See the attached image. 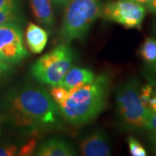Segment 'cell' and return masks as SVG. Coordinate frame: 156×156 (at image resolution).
<instances>
[{
	"label": "cell",
	"mask_w": 156,
	"mask_h": 156,
	"mask_svg": "<svg viewBox=\"0 0 156 156\" xmlns=\"http://www.w3.org/2000/svg\"><path fill=\"white\" fill-rule=\"evenodd\" d=\"M1 107L11 124L36 133L58 127L62 117L50 93L35 84H21L9 89Z\"/></svg>",
	"instance_id": "1"
},
{
	"label": "cell",
	"mask_w": 156,
	"mask_h": 156,
	"mask_svg": "<svg viewBox=\"0 0 156 156\" xmlns=\"http://www.w3.org/2000/svg\"><path fill=\"white\" fill-rule=\"evenodd\" d=\"M110 85V77L101 74L91 83L69 90L68 98L58 106L62 118L73 125L92 122L105 108Z\"/></svg>",
	"instance_id": "2"
},
{
	"label": "cell",
	"mask_w": 156,
	"mask_h": 156,
	"mask_svg": "<svg viewBox=\"0 0 156 156\" xmlns=\"http://www.w3.org/2000/svg\"><path fill=\"white\" fill-rule=\"evenodd\" d=\"M101 0H70L66 5L59 36L65 43L83 39L101 16Z\"/></svg>",
	"instance_id": "3"
},
{
	"label": "cell",
	"mask_w": 156,
	"mask_h": 156,
	"mask_svg": "<svg viewBox=\"0 0 156 156\" xmlns=\"http://www.w3.org/2000/svg\"><path fill=\"white\" fill-rule=\"evenodd\" d=\"M74 62V53L68 44L56 46L39 57L30 67L32 77L39 83L57 86Z\"/></svg>",
	"instance_id": "4"
},
{
	"label": "cell",
	"mask_w": 156,
	"mask_h": 156,
	"mask_svg": "<svg viewBox=\"0 0 156 156\" xmlns=\"http://www.w3.org/2000/svg\"><path fill=\"white\" fill-rule=\"evenodd\" d=\"M139 91V80L133 78L116 92L117 113L123 124L132 129L146 128L149 113L140 99Z\"/></svg>",
	"instance_id": "5"
},
{
	"label": "cell",
	"mask_w": 156,
	"mask_h": 156,
	"mask_svg": "<svg viewBox=\"0 0 156 156\" xmlns=\"http://www.w3.org/2000/svg\"><path fill=\"white\" fill-rule=\"evenodd\" d=\"M147 10L141 4L131 0H115L101 8L103 19L117 23L127 29H140L146 17Z\"/></svg>",
	"instance_id": "6"
},
{
	"label": "cell",
	"mask_w": 156,
	"mask_h": 156,
	"mask_svg": "<svg viewBox=\"0 0 156 156\" xmlns=\"http://www.w3.org/2000/svg\"><path fill=\"white\" fill-rule=\"evenodd\" d=\"M28 56L23 44V33L18 23L0 25V59L9 64L20 63Z\"/></svg>",
	"instance_id": "7"
},
{
	"label": "cell",
	"mask_w": 156,
	"mask_h": 156,
	"mask_svg": "<svg viewBox=\"0 0 156 156\" xmlns=\"http://www.w3.org/2000/svg\"><path fill=\"white\" fill-rule=\"evenodd\" d=\"M81 154L84 156L110 155L108 137L102 132H95L81 140L79 145Z\"/></svg>",
	"instance_id": "8"
},
{
	"label": "cell",
	"mask_w": 156,
	"mask_h": 156,
	"mask_svg": "<svg viewBox=\"0 0 156 156\" xmlns=\"http://www.w3.org/2000/svg\"><path fill=\"white\" fill-rule=\"evenodd\" d=\"M34 154L37 156H72L76 155V153L72 147L65 140L51 138L40 144Z\"/></svg>",
	"instance_id": "9"
},
{
	"label": "cell",
	"mask_w": 156,
	"mask_h": 156,
	"mask_svg": "<svg viewBox=\"0 0 156 156\" xmlns=\"http://www.w3.org/2000/svg\"><path fill=\"white\" fill-rule=\"evenodd\" d=\"M95 78V73L89 69L73 67L69 69L65 76L62 79L59 86L67 90L74 89L77 86L91 83Z\"/></svg>",
	"instance_id": "10"
},
{
	"label": "cell",
	"mask_w": 156,
	"mask_h": 156,
	"mask_svg": "<svg viewBox=\"0 0 156 156\" xmlns=\"http://www.w3.org/2000/svg\"><path fill=\"white\" fill-rule=\"evenodd\" d=\"M49 35L44 29L30 23L25 31V40L29 50L34 54H39L44 50Z\"/></svg>",
	"instance_id": "11"
},
{
	"label": "cell",
	"mask_w": 156,
	"mask_h": 156,
	"mask_svg": "<svg viewBox=\"0 0 156 156\" xmlns=\"http://www.w3.org/2000/svg\"><path fill=\"white\" fill-rule=\"evenodd\" d=\"M34 17L42 25L51 28L55 24V16L51 0H30Z\"/></svg>",
	"instance_id": "12"
},
{
	"label": "cell",
	"mask_w": 156,
	"mask_h": 156,
	"mask_svg": "<svg viewBox=\"0 0 156 156\" xmlns=\"http://www.w3.org/2000/svg\"><path fill=\"white\" fill-rule=\"evenodd\" d=\"M140 56L147 64L156 62V39L154 37H147L139 48Z\"/></svg>",
	"instance_id": "13"
},
{
	"label": "cell",
	"mask_w": 156,
	"mask_h": 156,
	"mask_svg": "<svg viewBox=\"0 0 156 156\" xmlns=\"http://www.w3.org/2000/svg\"><path fill=\"white\" fill-rule=\"evenodd\" d=\"M19 22H22V17L17 10H0V25Z\"/></svg>",
	"instance_id": "14"
},
{
	"label": "cell",
	"mask_w": 156,
	"mask_h": 156,
	"mask_svg": "<svg viewBox=\"0 0 156 156\" xmlns=\"http://www.w3.org/2000/svg\"><path fill=\"white\" fill-rule=\"evenodd\" d=\"M128 145L130 154L133 156H146L147 155V150L143 145L137 139L133 136H128Z\"/></svg>",
	"instance_id": "15"
},
{
	"label": "cell",
	"mask_w": 156,
	"mask_h": 156,
	"mask_svg": "<svg viewBox=\"0 0 156 156\" xmlns=\"http://www.w3.org/2000/svg\"><path fill=\"white\" fill-rule=\"evenodd\" d=\"M50 95H51L52 99L59 106L66 100L69 96V90L62 88L61 86H53L51 87L50 91Z\"/></svg>",
	"instance_id": "16"
},
{
	"label": "cell",
	"mask_w": 156,
	"mask_h": 156,
	"mask_svg": "<svg viewBox=\"0 0 156 156\" xmlns=\"http://www.w3.org/2000/svg\"><path fill=\"white\" fill-rule=\"evenodd\" d=\"M154 88L153 84L151 83H147L143 85L140 89V99L147 109V105H148L149 100L152 97V95H154Z\"/></svg>",
	"instance_id": "17"
},
{
	"label": "cell",
	"mask_w": 156,
	"mask_h": 156,
	"mask_svg": "<svg viewBox=\"0 0 156 156\" xmlns=\"http://www.w3.org/2000/svg\"><path fill=\"white\" fill-rule=\"evenodd\" d=\"M37 140L32 138L30 139L23 145L21 147V148L18 150L17 155L20 156H30L34 154V153L37 150Z\"/></svg>",
	"instance_id": "18"
},
{
	"label": "cell",
	"mask_w": 156,
	"mask_h": 156,
	"mask_svg": "<svg viewBox=\"0 0 156 156\" xmlns=\"http://www.w3.org/2000/svg\"><path fill=\"white\" fill-rule=\"evenodd\" d=\"M18 147L16 145H0V156L17 155Z\"/></svg>",
	"instance_id": "19"
},
{
	"label": "cell",
	"mask_w": 156,
	"mask_h": 156,
	"mask_svg": "<svg viewBox=\"0 0 156 156\" xmlns=\"http://www.w3.org/2000/svg\"><path fill=\"white\" fill-rule=\"evenodd\" d=\"M145 129L151 132H156V112L149 111Z\"/></svg>",
	"instance_id": "20"
},
{
	"label": "cell",
	"mask_w": 156,
	"mask_h": 156,
	"mask_svg": "<svg viewBox=\"0 0 156 156\" xmlns=\"http://www.w3.org/2000/svg\"><path fill=\"white\" fill-rule=\"evenodd\" d=\"M19 0H0V10H17Z\"/></svg>",
	"instance_id": "21"
},
{
	"label": "cell",
	"mask_w": 156,
	"mask_h": 156,
	"mask_svg": "<svg viewBox=\"0 0 156 156\" xmlns=\"http://www.w3.org/2000/svg\"><path fill=\"white\" fill-rule=\"evenodd\" d=\"M12 69H13L11 67V64H9L0 59V77H3L8 75L9 73H11Z\"/></svg>",
	"instance_id": "22"
},
{
	"label": "cell",
	"mask_w": 156,
	"mask_h": 156,
	"mask_svg": "<svg viewBox=\"0 0 156 156\" xmlns=\"http://www.w3.org/2000/svg\"><path fill=\"white\" fill-rule=\"evenodd\" d=\"M147 110H149L150 112H156V94L154 92L149 100L147 105Z\"/></svg>",
	"instance_id": "23"
},
{
	"label": "cell",
	"mask_w": 156,
	"mask_h": 156,
	"mask_svg": "<svg viewBox=\"0 0 156 156\" xmlns=\"http://www.w3.org/2000/svg\"><path fill=\"white\" fill-rule=\"evenodd\" d=\"M146 7L150 12L154 13V14H156V0H153L149 3H147L146 5Z\"/></svg>",
	"instance_id": "24"
},
{
	"label": "cell",
	"mask_w": 156,
	"mask_h": 156,
	"mask_svg": "<svg viewBox=\"0 0 156 156\" xmlns=\"http://www.w3.org/2000/svg\"><path fill=\"white\" fill-rule=\"evenodd\" d=\"M149 140H150L152 148L156 154V132H153V134H151V136L149 137Z\"/></svg>",
	"instance_id": "25"
},
{
	"label": "cell",
	"mask_w": 156,
	"mask_h": 156,
	"mask_svg": "<svg viewBox=\"0 0 156 156\" xmlns=\"http://www.w3.org/2000/svg\"><path fill=\"white\" fill-rule=\"evenodd\" d=\"M52 1L56 4V5L66 6L70 0H52Z\"/></svg>",
	"instance_id": "26"
},
{
	"label": "cell",
	"mask_w": 156,
	"mask_h": 156,
	"mask_svg": "<svg viewBox=\"0 0 156 156\" xmlns=\"http://www.w3.org/2000/svg\"><path fill=\"white\" fill-rule=\"evenodd\" d=\"M5 117L3 113L0 112V134H2V131H3V126H4V123L5 121Z\"/></svg>",
	"instance_id": "27"
},
{
	"label": "cell",
	"mask_w": 156,
	"mask_h": 156,
	"mask_svg": "<svg viewBox=\"0 0 156 156\" xmlns=\"http://www.w3.org/2000/svg\"><path fill=\"white\" fill-rule=\"evenodd\" d=\"M149 71H150L151 74L154 76V78H153V79H155L156 80V62L151 64L150 67H149Z\"/></svg>",
	"instance_id": "28"
},
{
	"label": "cell",
	"mask_w": 156,
	"mask_h": 156,
	"mask_svg": "<svg viewBox=\"0 0 156 156\" xmlns=\"http://www.w3.org/2000/svg\"><path fill=\"white\" fill-rule=\"evenodd\" d=\"M131 1H134V2H136V3L141 4V5H147V3H149L153 0H131Z\"/></svg>",
	"instance_id": "29"
},
{
	"label": "cell",
	"mask_w": 156,
	"mask_h": 156,
	"mask_svg": "<svg viewBox=\"0 0 156 156\" xmlns=\"http://www.w3.org/2000/svg\"><path fill=\"white\" fill-rule=\"evenodd\" d=\"M150 83L153 84V86H155V88H154V93L156 94V80L155 79H152V80H151Z\"/></svg>",
	"instance_id": "30"
},
{
	"label": "cell",
	"mask_w": 156,
	"mask_h": 156,
	"mask_svg": "<svg viewBox=\"0 0 156 156\" xmlns=\"http://www.w3.org/2000/svg\"><path fill=\"white\" fill-rule=\"evenodd\" d=\"M154 29H155V33H156V23H155V26H154Z\"/></svg>",
	"instance_id": "31"
}]
</instances>
